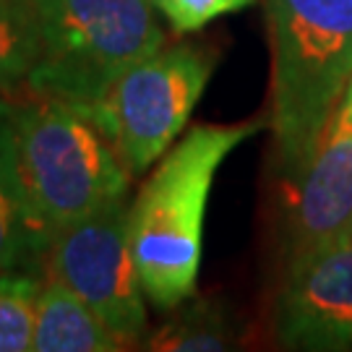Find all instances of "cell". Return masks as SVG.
<instances>
[{
	"mask_svg": "<svg viewBox=\"0 0 352 352\" xmlns=\"http://www.w3.org/2000/svg\"><path fill=\"white\" fill-rule=\"evenodd\" d=\"M8 144L42 253L60 230L126 199L131 173L84 104L39 94L13 102Z\"/></svg>",
	"mask_w": 352,
	"mask_h": 352,
	"instance_id": "6da1fadb",
	"label": "cell"
},
{
	"mask_svg": "<svg viewBox=\"0 0 352 352\" xmlns=\"http://www.w3.org/2000/svg\"><path fill=\"white\" fill-rule=\"evenodd\" d=\"M261 120L238 126H193L128 206V240L144 298L157 311H175L193 298L201 266L204 214L214 175Z\"/></svg>",
	"mask_w": 352,
	"mask_h": 352,
	"instance_id": "7a4b0ae2",
	"label": "cell"
},
{
	"mask_svg": "<svg viewBox=\"0 0 352 352\" xmlns=\"http://www.w3.org/2000/svg\"><path fill=\"white\" fill-rule=\"evenodd\" d=\"M261 3L272 42L269 123L292 177L352 81V0Z\"/></svg>",
	"mask_w": 352,
	"mask_h": 352,
	"instance_id": "3957f363",
	"label": "cell"
},
{
	"mask_svg": "<svg viewBox=\"0 0 352 352\" xmlns=\"http://www.w3.org/2000/svg\"><path fill=\"white\" fill-rule=\"evenodd\" d=\"M37 60L26 94L94 104L164 34L151 0H32Z\"/></svg>",
	"mask_w": 352,
	"mask_h": 352,
	"instance_id": "277c9868",
	"label": "cell"
},
{
	"mask_svg": "<svg viewBox=\"0 0 352 352\" xmlns=\"http://www.w3.org/2000/svg\"><path fill=\"white\" fill-rule=\"evenodd\" d=\"M212 71L214 58L204 47H160L128 68L102 100L84 107L113 141L128 173L136 175L183 133Z\"/></svg>",
	"mask_w": 352,
	"mask_h": 352,
	"instance_id": "5b68a950",
	"label": "cell"
},
{
	"mask_svg": "<svg viewBox=\"0 0 352 352\" xmlns=\"http://www.w3.org/2000/svg\"><path fill=\"white\" fill-rule=\"evenodd\" d=\"M47 274L91 305L123 347L141 342L146 305L128 240L126 199L60 230L45 253Z\"/></svg>",
	"mask_w": 352,
	"mask_h": 352,
	"instance_id": "8992f818",
	"label": "cell"
},
{
	"mask_svg": "<svg viewBox=\"0 0 352 352\" xmlns=\"http://www.w3.org/2000/svg\"><path fill=\"white\" fill-rule=\"evenodd\" d=\"M287 269L334 245L352 219V94L344 91L311 157L289 177Z\"/></svg>",
	"mask_w": 352,
	"mask_h": 352,
	"instance_id": "52a82bcc",
	"label": "cell"
},
{
	"mask_svg": "<svg viewBox=\"0 0 352 352\" xmlns=\"http://www.w3.org/2000/svg\"><path fill=\"white\" fill-rule=\"evenodd\" d=\"M277 337L295 350L352 347V243H334L287 269Z\"/></svg>",
	"mask_w": 352,
	"mask_h": 352,
	"instance_id": "ba28073f",
	"label": "cell"
},
{
	"mask_svg": "<svg viewBox=\"0 0 352 352\" xmlns=\"http://www.w3.org/2000/svg\"><path fill=\"white\" fill-rule=\"evenodd\" d=\"M123 342L71 287L47 279L37 298L34 352H115Z\"/></svg>",
	"mask_w": 352,
	"mask_h": 352,
	"instance_id": "9c48e42d",
	"label": "cell"
},
{
	"mask_svg": "<svg viewBox=\"0 0 352 352\" xmlns=\"http://www.w3.org/2000/svg\"><path fill=\"white\" fill-rule=\"evenodd\" d=\"M39 258H45V253L29 222L19 180L13 173L11 144L6 139L0 149V272L29 269V264Z\"/></svg>",
	"mask_w": 352,
	"mask_h": 352,
	"instance_id": "30bf717a",
	"label": "cell"
},
{
	"mask_svg": "<svg viewBox=\"0 0 352 352\" xmlns=\"http://www.w3.org/2000/svg\"><path fill=\"white\" fill-rule=\"evenodd\" d=\"M37 60V21L32 0H0V94L29 87Z\"/></svg>",
	"mask_w": 352,
	"mask_h": 352,
	"instance_id": "8fae6325",
	"label": "cell"
},
{
	"mask_svg": "<svg viewBox=\"0 0 352 352\" xmlns=\"http://www.w3.org/2000/svg\"><path fill=\"white\" fill-rule=\"evenodd\" d=\"M146 350L160 352H217L230 347V331L222 311L212 302H190L151 334Z\"/></svg>",
	"mask_w": 352,
	"mask_h": 352,
	"instance_id": "7c38bea8",
	"label": "cell"
},
{
	"mask_svg": "<svg viewBox=\"0 0 352 352\" xmlns=\"http://www.w3.org/2000/svg\"><path fill=\"white\" fill-rule=\"evenodd\" d=\"M42 282L32 269L0 272V352H26L34 340Z\"/></svg>",
	"mask_w": 352,
	"mask_h": 352,
	"instance_id": "4fadbf2b",
	"label": "cell"
},
{
	"mask_svg": "<svg viewBox=\"0 0 352 352\" xmlns=\"http://www.w3.org/2000/svg\"><path fill=\"white\" fill-rule=\"evenodd\" d=\"M151 3L167 19L173 32L186 34V32H199L201 26L219 16L251 8L256 0H151Z\"/></svg>",
	"mask_w": 352,
	"mask_h": 352,
	"instance_id": "5bb4252c",
	"label": "cell"
},
{
	"mask_svg": "<svg viewBox=\"0 0 352 352\" xmlns=\"http://www.w3.org/2000/svg\"><path fill=\"white\" fill-rule=\"evenodd\" d=\"M11 107L13 102H8L3 94H0V149L8 139V126H11Z\"/></svg>",
	"mask_w": 352,
	"mask_h": 352,
	"instance_id": "9a60e30c",
	"label": "cell"
},
{
	"mask_svg": "<svg viewBox=\"0 0 352 352\" xmlns=\"http://www.w3.org/2000/svg\"><path fill=\"white\" fill-rule=\"evenodd\" d=\"M340 240H342V243H352V219L347 222V227L342 230V235L337 238V243H340Z\"/></svg>",
	"mask_w": 352,
	"mask_h": 352,
	"instance_id": "2e32d148",
	"label": "cell"
},
{
	"mask_svg": "<svg viewBox=\"0 0 352 352\" xmlns=\"http://www.w3.org/2000/svg\"><path fill=\"white\" fill-rule=\"evenodd\" d=\"M347 91H350V94H352V81H350V87H347Z\"/></svg>",
	"mask_w": 352,
	"mask_h": 352,
	"instance_id": "e0dca14e",
	"label": "cell"
}]
</instances>
